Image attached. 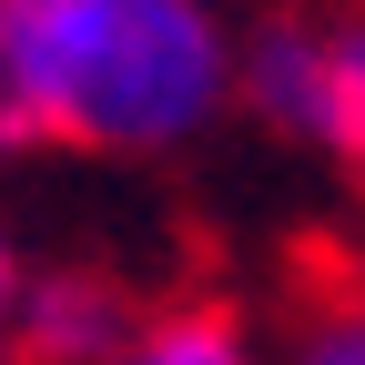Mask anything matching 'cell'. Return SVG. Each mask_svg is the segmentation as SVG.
Instances as JSON below:
<instances>
[{
    "label": "cell",
    "instance_id": "7a4b0ae2",
    "mask_svg": "<svg viewBox=\"0 0 365 365\" xmlns=\"http://www.w3.org/2000/svg\"><path fill=\"white\" fill-rule=\"evenodd\" d=\"M234 102L294 153L365 173V0H294L264 11L234 51Z\"/></svg>",
    "mask_w": 365,
    "mask_h": 365
},
{
    "label": "cell",
    "instance_id": "277c9868",
    "mask_svg": "<svg viewBox=\"0 0 365 365\" xmlns=\"http://www.w3.org/2000/svg\"><path fill=\"white\" fill-rule=\"evenodd\" d=\"M102 365H254V335L234 304H143Z\"/></svg>",
    "mask_w": 365,
    "mask_h": 365
},
{
    "label": "cell",
    "instance_id": "3957f363",
    "mask_svg": "<svg viewBox=\"0 0 365 365\" xmlns=\"http://www.w3.org/2000/svg\"><path fill=\"white\" fill-rule=\"evenodd\" d=\"M132 314H143V294L122 284V274L102 264H31L21 284V365H102Z\"/></svg>",
    "mask_w": 365,
    "mask_h": 365
},
{
    "label": "cell",
    "instance_id": "6da1fadb",
    "mask_svg": "<svg viewBox=\"0 0 365 365\" xmlns=\"http://www.w3.org/2000/svg\"><path fill=\"white\" fill-rule=\"evenodd\" d=\"M234 51L244 31L223 0H0L31 143L102 163L193 153L234 112Z\"/></svg>",
    "mask_w": 365,
    "mask_h": 365
},
{
    "label": "cell",
    "instance_id": "5b68a950",
    "mask_svg": "<svg viewBox=\"0 0 365 365\" xmlns=\"http://www.w3.org/2000/svg\"><path fill=\"white\" fill-rule=\"evenodd\" d=\"M284 365H365V274H325V284L294 304Z\"/></svg>",
    "mask_w": 365,
    "mask_h": 365
},
{
    "label": "cell",
    "instance_id": "8992f818",
    "mask_svg": "<svg viewBox=\"0 0 365 365\" xmlns=\"http://www.w3.org/2000/svg\"><path fill=\"white\" fill-rule=\"evenodd\" d=\"M21 284H31V254L11 234V213H0V365H21Z\"/></svg>",
    "mask_w": 365,
    "mask_h": 365
},
{
    "label": "cell",
    "instance_id": "ba28073f",
    "mask_svg": "<svg viewBox=\"0 0 365 365\" xmlns=\"http://www.w3.org/2000/svg\"><path fill=\"white\" fill-rule=\"evenodd\" d=\"M355 182H365V173H355Z\"/></svg>",
    "mask_w": 365,
    "mask_h": 365
},
{
    "label": "cell",
    "instance_id": "52a82bcc",
    "mask_svg": "<svg viewBox=\"0 0 365 365\" xmlns=\"http://www.w3.org/2000/svg\"><path fill=\"white\" fill-rule=\"evenodd\" d=\"M31 153V122H21V91H11V61H0V163Z\"/></svg>",
    "mask_w": 365,
    "mask_h": 365
}]
</instances>
